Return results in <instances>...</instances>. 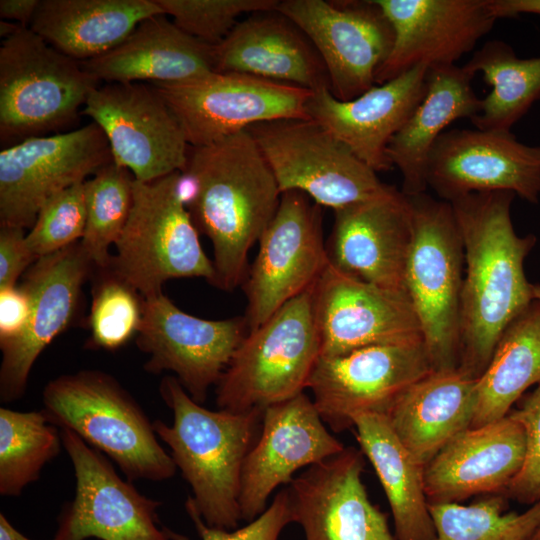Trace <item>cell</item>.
Instances as JSON below:
<instances>
[{"mask_svg": "<svg viewBox=\"0 0 540 540\" xmlns=\"http://www.w3.org/2000/svg\"><path fill=\"white\" fill-rule=\"evenodd\" d=\"M92 267L78 242L37 259L27 270L22 285L31 297L28 325L20 337L0 345L2 402L23 396L35 361L75 317L82 285Z\"/></svg>", "mask_w": 540, "mask_h": 540, "instance_id": "24", "label": "cell"}, {"mask_svg": "<svg viewBox=\"0 0 540 540\" xmlns=\"http://www.w3.org/2000/svg\"><path fill=\"white\" fill-rule=\"evenodd\" d=\"M280 0H155L186 34L211 46L221 43L245 14L275 10Z\"/></svg>", "mask_w": 540, "mask_h": 540, "instance_id": "39", "label": "cell"}, {"mask_svg": "<svg viewBox=\"0 0 540 540\" xmlns=\"http://www.w3.org/2000/svg\"><path fill=\"white\" fill-rule=\"evenodd\" d=\"M526 455L522 425L505 416L468 428L424 467L428 504L460 503L474 495L504 494Z\"/></svg>", "mask_w": 540, "mask_h": 540, "instance_id": "26", "label": "cell"}, {"mask_svg": "<svg viewBox=\"0 0 540 540\" xmlns=\"http://www.w3.org/2000/svg\"><path fill=\"white\" fill-rule=\"evenodd\" d=\"M268 163L281 194L296 190L333 210L387 193L345 144L312 119H281L246 129Z\"/></svg>", "mask_w": 540, "mask_h": 540, "instance_id": "9", "label": "cell"}, {"mask_svg": "<svg viewBox=\"0 0 540 540\" xmlns=\"http://www.w3.org/2000/svg\"><path fill=\"white\" fill-rule=\"evenodd\" d=\"M63 447L61 431L41 411L0 408V494L20 496Z\"/></svg>", "mask_w": 540, "mask_h": 540, "instance_id": "35", "label": "cell"}, {"mask_svg": "<svg viewBox=\"0 0 540 540\" xmlns=\"http://www.w3.org/2000/svg\"><path fill=\"white\" fill-rule=\"evenodd\" d=\"M185 508L201 540H278L282 530L293 522L287 488L281 489L257 518L234 530L209 527L189 504L185 503Z\"/></svg>", "mask_w": 540, "mask_h": 540, "instance_id": "42", "label": "cell"}, {"mask_svg": "<svg viewBox=\"0 0 540 540\" xmlns=\"http://www.w3.org/2000/svg\"><path fill=\"white\" fill-rule=\"evenodd\" d=\"M132 173L113 161L85 181L86 225L80 245L95 268H107L132 207Z\"/></svg>", "mask_w": 540, "mask_h": 540, "instance_id": "37", "label": "cell"}, {"mask_svg": "<svg viewBox=\"0 0 540 540\" xmlns=\"http://www.w3.org/2000/svg\"><path fill=\"white\" fill-rule=\"evenodd\" d=\"M394 31L378 69L382 84L418 65L451 66L471 52L496 22L488 0H375Z\"/></svg>", "mask_w": 540, "mask_h": 540, "instance_id": "22", "label": "cell"}, {"mask_svg": "<svg viewBox=\"0 0 540 540\" xmlns=\"http://www.w3.org/2000/svg\"><path fill=\"white\" fill-rule=\"evenodd\" d=\"M215 72L242 73L330 90L326 66L307 35L279 11H261L239 21L215 46Z\"/></svg>", "mask_w": 540, "mask_h": 540, "instance_id": "27", "label": "cell"}, {"mask_svg": "<svg viewBox=\"0 0 540 540\" xmlns=\"http://www.w3.org/2000/svg\"><path fill=\"white\" fill-rule=\"evenodd\" d=\"M194 183L187 209L213 248L214 286L233 291L248 272V255L281 199L277 181L247 130L189 148L184 171Z\"/></svg>", "mask_w": 540, "mask_h": 540, "instance_id": "2", "label": "cell"}, {"mask_svg": "<svg viewBox=\"0 0 540 540\" xmlns=\"http://www.w3.org/2000/svg\"><path fill=\"white\" fill-rule=\"evenodd\" d=\"M36 260L23 228L0 225V289L16 286L18 278Z\"/></svg>", "mask_w": 540, "mask_h": 540, "instance_id": "43", "label": "cell"}, {"mask_svg": "<svg viewBox=\"0 0 540 540\" xmlns=\"http://www.w3.org/2000/svg\"><path fill=\"white\" fill-rule=\"evenodd\" d=\"M214 50L160 14L143 20L114 49L81 64L100 82L175 83L215 72Z\"/></svg>", "mask_w": 540, "mask_h": 540, "instance_id": "28", "label": "cell"}, {"mask_svg": "<svg viewBox=\"0 0 540 540\" xmlns=\"http://www.w3.org/2000/svg\"><path fill=\"white\" fill-rule=\"evenodd\" d=\"M30 313L31 297L23 285L0 289V345L23 334Z\"/></svg>", "mask_w": 540, "mask_h": 540, "instance_id": "44", "label": "cell"}, {"mask_svg": "<svg viewBox=\"0 0 540 540\" xmlns=\"http://www.w3.org/2000/svg\"><path fill=\"white\" fill-rule=\"evenodd\" d=\"M345 448L305 392L263 411L259 436L248 453L239 497L242 520L250 522L267 508L271 494L289 485L293 474Z\"/></svg>", "mask_w": 540, "mask_h": 540, "instance_id": "20", "label": "cell"}, {"mask_svg": "<svg viewBox=\"0 0 540 540\" xmlns=\"http://www.w3.org/2000/svg\"><path fill=\"white\" fill-rule=\"evenodd\" d=\"M166 101L191 147L204 146L267 121L309 119L311 90L242 73L152 83Z\"/></svg>", "mask_w": 540, "mask_h": 540, "instance_id": "10", "label": "cell"}, {"mask_svg": "<svg viewBox=\"0 0 540 540\" xmlns=\"http://www.w3.org/2000/svg\"><path fill=\"white\" fill-rule=\"evenodd\" d=\"M488 6L496 19L520 14L540 15V0H488Z\"/></svg>", "mask_w": 540, "mask_h": 540, "instance_id": "45", "label": "cell"}, {"mask_svg": "<svg viewBox=\"0 0 540 540\" xmlns=\"http://www.w3.org/2000/svg\"><path fill=\"white\" fill-rule=\"evenodd\" d=\"M0 540H31L20 531H18L7 519L0 513ZM55 540V539H52Z\"/></svg>", "mask_w": 540, "mask_h": 540, "instance_id": "47", "label": "cell"}, {"mask_svg": "<svg viewBox=\"0 0 540 540\" xmlns=\"http://www.w3.org/2000/svg\"><path fill=\"white\" fill-rule=\"evenodd\" d=\"M136 344L147 372L170 371L199 404L216 385L248 332L244 317L207 320L178 308L164 293L143 298Z\"/></svg>", "mask_w": 540, "mask_h": 540, "instance_id": "16", "label": "cell"}, {"mask_svg": "<svg viewBox=\"0 0 540 540\" xmlns=\"http://www.w3.org/2000/svg\"><path fill=\"white\" fill-rule=\"evenodd\" d=\"M98 270L99 278L92 291L89 315V344L113 351L137 336L143 318L144 299L110 267Z\"/></svg>", "mask_w": 540, "mask_h": 540, "instance_id": "38", "label": "cell"}, {"mask_svg": "<svg viewBox=\"0 0 540 540\" xmlns=\"http://www.w3.org/2000/svg\"><path fill=\"white\" fill-rule=\"evenodd\" d=\"M99 83L81 62L21 26L0 47L1 142L11 146L69 126Z\"/></svg>", "mask_w": 540, "mask_h": 540, "instance_id": "8", "label": "cell"}, {"mask_svg": "<svg viewBox=\"0 0 540 540\" xmlns=\"http://www.w3.org/2000/svg\"><path fill=\"white\" fill-rule=\"evenodd\" d=\"M22 25L13 23L9 20L1 19L0 21V37L4 40L15 35Z\"/></svg>", "mask_w": 540, "mask_h": 540, "instance_id": "48", "label": "cell"}, {"mask_svg": "<svg viewBox=\"0 0 540 540\" xmlns=\"http://www.w3.org/2000/svg\"><path fill=\"white\" fill-rule=\"evenodd\" d=\"M321 356L374 345L423 343L408 297L348 275L330 264L314 285Z\"/></svg>", "mask_w": 540, "mask_h": 540, "instance_id": "19", "label": "cell"}, {"mask_svg": "<svg viewBox=\"0 0 540 540\" xmlns=\"http://www.w3.org/2000/svg\"><path fill=\"white\" fill-rule=\"evenodd\" d=\"M530 540H540V527L537 529V531L534 533Z\"/></svg>", "mask_w": 540, "mask_h": 540, "instance_id": "50", "label": "cell"}, {"mask_svg": "<svg viewBox=\"0 0 540 540\" xmlns=\"http://www.w3.org/2000/svg\"><path fill=\"white\" fill-rule=\"evenodd\" d=\"M160 14L155 0H40L29 28L82 62L114 49L143 20Z\"/></svg>", "mask_w": 540, "mask_h": 540, "instance_id": "31", "label": "cell"}, {"mask_svg": "<svg viewBox=\"0 0 540 540\" xmlns=\"http://www.w3.org/2000/svg\"><path fill=\"white\" fill-rule=\"evenodd\" d=\"M85 225V182H80L57 193L43 205L26 234V242L39 259L80 242Z\"/></svg>", "mask_w": 540, "mask_h": 540, "instance_id": "40", "label": "cell"}, {"mask_svg": "<svg viewBox=\"0 0 540 540\" xmlns=\"http://www.w3.org/2000/svg\"><path fill=\"white\" fill-rule=\"evenodd\" d=\"M258 245L242 284L248 331L314 285L328 266L322 207L300 191L282 193Z\"/></svg>", "mask_w": 540, "mask_h": 540, "instance_id": "11", "label": "cell"}, {"mask_svg": "<svg viewBox=\"0 0 540 540\" xmlns=\"http://www.w3.org/2000/svg\"><path fill=\"white\" fill-rule=\"evenodd\" d=\"M511 191L472 193L450 202L464 250L458 369L477 379L507 326L534 300L524 262L536 244L516 233Z\"/></svg>", "mask_w": 540, "mask_h": 540, "instance_id": "1", "label": "cell"}, {"mask_svg": "<svg viewBox=\"0 0 540 540\" xmlns=\"http://www.w3.org/2000/svg\"><path fill=\"white\" fill-rule=\"evenodd\" d=\"M411 238L409 199L393 186L381 196L334 210L326 243L328 261L357 279L406 294Z\"/></svg>", "mask_w": 540, "mask_h": 540, "instance_id": "23", "label": "cell"}, {"mask_svg": "<svg viewBox=\"0 0 540 540\" xmlns=\"http://www.w3.org/2000/svg\"><path fill=\"white\" fill-rule=\"evenodd\" d=\"M504 494L472 503L428 504L434 540H530L540 527V501L522 513L507 512Z\"/></svg>", "mask_w": 540, "mask_h": 540, "instance_id": "36", "label": "cell"}, {"mask_svg": "<svg viewBox=\"0 0 540 540\" xmlns=\"http://www.w3.org/2000/svg\"><path fill=\"white\" fill-rule=\"evenodd\" d=\"M540 384V302L533 300L504 330L475 384L470 428L504 418L533 385Z\"/></svg>", "mask_w": 540, "mask_h": 540, "instance_id": "33", "label": "cell"}, {"mask_svg": "<svg viewBox=\"0 0 540 540\" xmlns=\"http://www.w3.org/2000/svg\"><path fill=\"white\" fill-rule=\"evenodd\" d=\"M412 238L404 285L433 370L459 367L464 250L450 202L407 196Z\"/></svg>", "mask_w": 540, "mask_h": 540, "instance_id": "6", "label": "cell"}, {"mask_svg": "<svg viewBox=\"0 0 540 540\" xmlns=\"http://www.w3.org/2000/svg\"><path fill=\"white\" fill-rule=\"evenodd\" d=\"M39 3L40 0H1L0 17L28 27L27 24L30 25Z\"/></svg>", "mask_w": 540, "mask_h": 540, "instance_id": "46", "label": "cell"}, {"mask_svg": "<svg viewBox=\"0 0 540 540\" xmlns=\"http://www.w3.org/2000/svg\"><path fill=\"white\" fill-rule=\"evenodd\" d=\"M159 392L173 420L171 425L156 420L153 427L192 489L186 503L207 526L236 529L242 520V471L259 436L263 411L207 409L191 398L175 376H165Z\"/></svg>", "mask_w": 540, "mask_h": 540, "instance_id": "3", "label": "cell"}, {"mask_svg": "<svg viewBox=\"0 0 540 540\" xmlns=\"http://www.w3.org/2000/svg\"><path fill=\"white\" fill-rule=\"evenodd\" d=\"M427 72L428 66L418 65L349 101L338 100L329 89L313 91L307 115L376 173L389 171L394 166L387 147L424 98Z\"/></svg>", "mask_w": 540, "mask_h": 540, "instance_id": "25", "label": "cell"}, {"mask_svg": "<svg viewBox=\"0 0 540 540\" xmlns=\"http://www.w3.org/2000/svg\"><path fill=\"white\" fill-rule=\"evenodd\" d=\"M534 299L540 302V284H533Z\"/></svg>", "mask_w": 540, "mask_h": 540, "instance_id": "49", "label": "cell"}, {"mask_svg": "<svg viewBox=\"0 0 540 540\" xmlns=\"http://www.w3.org/2000/svg\"><path fill=\"white\" fill-rule=\"evenodd\" d=\"M112 160L108 140L91 122L73 131L28 138L0 152V225L31 228L43 205L85 182Z\"/></svg>", "mask_w": 540, "mask_h": 540, "instance_id": "14", "label": "cell"}, {"mask_svg": "<svg viewBox=\"0 0 540 540\" xmlns=\"http://www.w3.org/2000/svg\"><path fill=\"white\" fill-rule=\"evenodd\" d=\"M475 384L458 368L432 370L412 384L385 415L395 435L424 467L471 427Z\"/></svg>", "mask_w": 540, "mask_h": 540, "instance_id": "29", "label": "cell"}, {"mask_svg": "<svg viewBox=\"0 0 540 540\" xmlns=\"http://www.w3.org/2000/svg\"><path fill=\"white\" fill-rule=\"evenodd\" d=\"M364 467L363 452L345 447L293 478L287 487L292 519L305 540H396L368 497Z\"/></svg>", "mask_w": 540, "mask_h": 540, "instance_id": "21", "label": "cell"}, {"mask_svg": "<svg viewBox=\"0 0 540 540\" xmlns=\"http://www.w3.org/2000/svg\"><path fill=\"white\" fill-rule=\"evenodd\" d=\"M180 174L150 182L133 180L132 207L109 267L143 298L163 293L164 283L171 279L204 278L215 283L213 261L202 249L179 195Z\"/></svg>", "mask_w": 540, "mask_h": 540, "instance_id": "7", "label": "cell"}, {"mask_svg": "<svg viewBox=\"0 0 540 540\" xmlns=\"http://www.w3.org/2000/svg\"><path fill=\"white\" fill-rule=\"evenodd\" d=\"M314 285L247 332L216 384L218 409L264 411L307 389L321 356Z\"/></svg>", "mask_w": 540, "mask_h": 540, "instance_id": "5", "label": "cell"}, {"mask_svg": "<svg viewBox=\"0 0 540 540\" xmlns=\"http://www.w3.org/2000/svg\"><path fill=\"white\" fill-rule=\"evenodd\" d=\"M511 409L510 417L518 421L526 437V455L521 471L508 486L504 495L521 504L540 501V384L525 393Z\"/></svg>", "mask_w": 540, "mask_h": 540, "instance_id": "41", "label": "cell"}, {"mask_svg": "<svg viewBox=\"0 0 540 540\" xmlns=\"http://www.w3.org/2000/svg\"><path fill=\"white\" fill-rule=\"evenodd\" d=\"M427 185L447 202L472 193L511 191L537 204L540 146L519 142L511 131H445L429 155Z\"/></svg>", "mask_w": 540, "mask_h": 540, "instance_id": "18", "label": "cell"}, {"mask_svg": "<svg viewBox=\"0 0 540 540\" xmlns=\"http://www.w3.org/2000/svg\"><path fill=\"white\" fill-rule=\"evenodd\" d=\"M74 469L75 496L58 518L55 540H170L158 526L160 501L123 480L101 452L61 429Z\"/></svg>", "mask_w": 540, "mask_h": 540, "instance_id": "17", "label": "cell"}, {"mask_svg": "<svg viewBox=\"0 0 540 540\" xmlns=\"http://www.w3.org/2000/svg\"><path fill=\"white\" fill-rule=\"evenodd\" d=\"M433 370L424 343L374 345L320 356L307 389L326 426L340 433L361 414L386 415L396 400Z\"/></svg>", "mask_w": 540, "mask_h": 540, "instance_id": "15", "label": "cell"}, {"mask_svg": "<svg viewBox=\"0 0 540 540\" xmlns=\"http://www.w3.org/2000/svg\"><path fill=\"white\" fill-rule=\"evenodd\" d=\"M81 114L105 134L115 164L150 182L184 172L190 145L156 88L141 82L106 83L89 95Z\"/></svg>", "mask_w": 540, "mask_h": 540, "instance_id": "12", "label": "cell"}, {"mask_svg": "<svg viewBox=\"0 0 540 540\" xmlns=\"http://www.w3.org/2000/svg\"><path fill=\"white\" fill-rule=\"evenodd\" d=\"M463 67L492 87L470 119L476 129L509 132L540 99V57L519 58L506 42H486Z\"/></svg>", "mask_w": 540, "mask_h": 540, "instance_id": "34", "label": "cell"}, {"mask_svg": "<svg viewBox=\"0 0 540 540\" xmlns=\"http://www.w3.org/2000/svg\"><path fill=\"white\" fill-rule=\"evenodd\" d=\"M473 78L463 66L428 68L424 98L387 147L388 158L401 172L404 195L426 192L429 155L447 126L480 112L481 99L472 87Z\"/></svg>", "mask_w": 540, "mask_h": 540, "instance_id": "30", "label": "cell"}, {"mask_svg": "<svg viewBox=\"0 0 540 540\" xmlns=\"http://www.w3.org/2000/svg\"><path fill=\"white\" fill-rule=\"evenodd\" d=\"M43 412L60 429L79 436L112 459L129 481H164L177 467L136 400L111 375L82 370L51 380Z\"/></svg>", "mask_w": 540, "mask_h": 540, "instance_id": "4", "label": "cell"}, {"mask_svg": "<svg viewBox=\"0 0 540 540\" xmlns=\"http://www.w3.org/2000/svg\"><path fill=\"white\" fill-rule=\"evenodd\" d=\"M360 450L368 458L387 497L396 540H434L435 529L424 488V466L401 443L385 415L365 413L354 420Z\"/></svg>", "mask_w": 540, "mask_h": 540, "instance_id": "32", "label": "cell"}, {"mask_svg": "<svg viewBox=\"0 0 540 540\" xmlns=\"http://www.w3.org/2000/svg\"><path fill=\"white\" fill-rule=\"evenodd\" d=\"M276 10L311 40L326 66L335 98L349 101L376 85L394 31L375 0H282Z\"/></svg>", "mask_w": 540, "mask_h": 540, "instance_id": "13", "label": "cell"}]
</instances>
